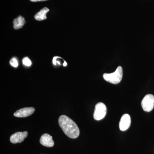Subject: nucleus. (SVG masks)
<instances>
[{"label": "nucleus", "instance_id": "nucleus-15", "mask_svg": "<svg viewBox=\"0 0 154 154\" xmlns=\"http://www.w3.org/2000/svg\"><path fill=\"white\" fill-rule=\"evenodd\" d=\"M67 63L65 61L64 63L63 64V66H67Z\"/></svg>", "mask_w": 154, "mask_h": 154}, {"label": "nucleus", "instance_id": "nucleus-10", "mask_svg": "<svg viewBox=\"0 0 154 154\" xmlns=\"http://www.w3.org/2000/svg\"><path fill=\"white\" fill-rule=\"evenodd\" d=\"M25 19L24 17L21 16H19L17 19H14L13 21L14 23V28L16 30L20 29L22 28L23 25L25 23Z\"/></svg>", "mask_w": 154, "mask_h": 154}, {"label": "nucleus", "instance_id": "nucleus-6", "mask_svg": "<svg viewBox=\"0 0 154 154\" xmlns=\"http://www.w3.org/2000/svg\"><path fill=\"white\" fill-rule=\"evenodd\" d=\"M131 123V119L129 114H125L122 116L119 122V129L122 131H126L130 127Z\"/></svg>", "mask_w": 154, "mask_h": 154}, {"label": "nucleus", "instance_id": "nucleus-12", "mask_svg": "<svg viewBox=\"0 0 154 154\" xmlns=\"http://www.w3.org/2000/svg\"><path fill=\"white\" fill-rule=\"evenodd\" d=\"M10 64L14 67H17L18 66V60L15 57L12 58L10 60Z\"/></svg>", "mask_w": 154, "mask_h": 154}, {"label": "nucleus", "instance_id": "nucleus-13", "mask_svg": "<svg viewBox=\"0 0 154 154\" xmlns=\"http://www.w3.org/2000/svg\"><path fill=\"white\" fill-rule=\"evenodd\" d=\"M59 58L60 57H54L53 58V63H54V65H56L57 59Z\"/></svg>", "mask_w": 154, "mask_h": 154}, {"label": "nucleus", "instance_id": "nucleus-1", "mask_svg": "<svg viewBox=\"0 0 154 154\" xmlns=\"http://www.w3.org/2000/svg\"><path fill=\"white\" fill-rule=\"evenodd\" d=\"M59 125L66 135L71 138H76L79 136L80 130L77 124L66 115L60 116Z\"/></svg>", "mask_w": 154, "mask_h": 154}, {"label": "nucleus", "instance_id": "nucleus-2", "mask_svg": "<svg viewBox=\"0 0 154 154\" xmlns=\"http://www.w3.org/2000/svg\"><path fill=\"white\" fill-rule=\"evenodd\" d=\"M123 75V71L121 66H119L116 70L112 73H105L103 77L104 79L113 84H118L121 82Z\"/></svg>", "mask_w": 154, "mask_h": 154}, {"label": "nucleus", "instance_id": "nucleus-7", "mask_svg": "<svg viewBox=\"0 0 154 154\" xmlns=\"http://www.w3.org/2000/svg\"><path fill=\"white\" fill-rule=\"evenodd\" d=\"M35 111V108L32 107H25L17 110L14 113V116L16 117H26L32 115Z\"/></svg>", "mask_w": 154, "mask_h": 154}, {"label": "nucleus", "instance_id": "nucleus-14", "mask_svg": "<svg viewBox=\"0 0 154 154\" xmlns=\"http://www.w3.org/2000/svg\"><path fill=\"white\" fill-rule=\"evenodd\" d=\"M32 2H43V1H47V0H30Z\"/></svg>", "mask_w": 154, "mask_h": 154}, {"label": "nucleus", "instance_id": "nucleus-11", "mask_svg": "<svg viewBox=\"0 0 154 154\" xmlns=\"http://www.w3.org/2000/svg\"><path fill=\"white\" fill-rule=\"evenodd\" d=\"M22 63H23L24 65L27 66H30L31 64H32L31 60L28 57H24L23 59V60H22Z\"/></svg>", "mask_w": 154, "mask_h": 154}, {"label": "nucleus", "instance_id": "nucleus-3", "mask_svg": "<svg viewBox=\"0 0 154 154\" xmlns=\"http://www.w3.org/2000/svg\"><path fill=\"white\" fill-rule=\"evenodd\" d=\"M107 113V108L104 103L99 102L95 106L94 114V119L100 120L105 117Z\"/></svg>", "mask_w": 154, "mask_h": 154}, {"label": "nucleus", "instance_id": "nucleus-5", "mask_svg": "<svg viewBox=\"0 0 154 154\" xmlns=\"http://www.w3.org/2000/svg\"><path fill=\"white\" fill-rule=\"evenodd\" d=\"M28 132L27 131L24 132H17L11 136L10 141L12 143L15 144L20 143L24 140L25 138L27 137Z\"/></svg>", "mask_w": 154, "mask_h": 154}, {"label": "nucleus", "instance_id": "nucleus-8", "mask_svg": "<svg viewBox=\"0 0 154 154\" xmlns=\"http://www.w3.org/2000/svg\"><path fill=\"white\" fill-rule=\"evenodd\" d=\"M40 143L42 145L48 147H51L54 146V142L53 140L52 137L47 133L44 134L42 136Z\"/></svg>", "mask_w": 154, "mask_h": 154}, {"label": "nucleus", "instance_id": "nucleus-4", "mask_svg": "<svg viewBox=\"0 0 154 154\" xmlns=\"http://www.w3.org/2000/svg\"><path fill=\"white\" fill-rule=\"evenodd\" d=\"M142 107L146 112H150L154 107V96L152 94H147L144 97L141 102Z\"/></svg>", "mask_w": 154, "mask_h": 154}, {"label": "nucleus", "instance_id": "nucleus-9", "mask_svg": "<svg viewBox=\"0 0 154 154\" xmlns=\"http://www.w3.org/2000/svg\"><path fill=\"white\" fill-rule=\"evenodd\" d=\"M49 10L47 8H44L37 13L34 16V18L37 21H42L47 19L46 14L49 12Z\"/></svg>", "mask_w": 154, "mask_h": 154}]
</instances>
